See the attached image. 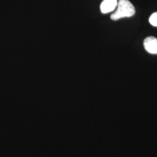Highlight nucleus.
<instances>
[{"instance_id":"obj_3","label":"nucleus","mask_w":157,"mask_h":157,"mask_svg":"<svg viewBox=\"0 0 157 157\" xmlns=\"http://www.w3.org/2000/svg\"><path fill=\"white\" fill-rule=\"evenodd\" d=\"M118 0H103L100 6L102 13H107L113 11L118 6Z\"/></svg>"},{"instance_id":"obj_2","label":"nucleus","mask_w":157,"mask_h":157,"mask_svg":"<svg viewBox=\"0 0 157 157\" xmlns=\"http://www.w3.org/2000/svg\"><path fill=\"white\" fill-rule=\"evenodd\" d=\"M146 50L150 54H157V39L154 37H148L144 41Z\"/></svg>"},{"instance_id":"obj_4","label":"nucleus","mask_w":157,"mask_h":157,"mask_svg":"<svg viewBox=\"0 0 157 157\" xmlns=\"http://www.w3.org/2000/svg\"><path fill=\"white\" fill-rule=\"evenodd\" d=\"M149 22L152 26L157 27V12L152 13L150 16L149 19Z\"/></svg>"},{"instance_id":"obj_1","label":"nucleus","mask_w":157,"mask_h":157,"mask_svg":"<svg viewBox=\"0 0 157 157\" xmlns=\"http://www.w3.org/2000/svg\"><path fill=\"white\" fill-rule=\"evenodd\" d=\"M117 10L111 16L113 21L126 17H131L135 14V8L129 0H119L118 2Z\"/></svg>"}]
</instances>
